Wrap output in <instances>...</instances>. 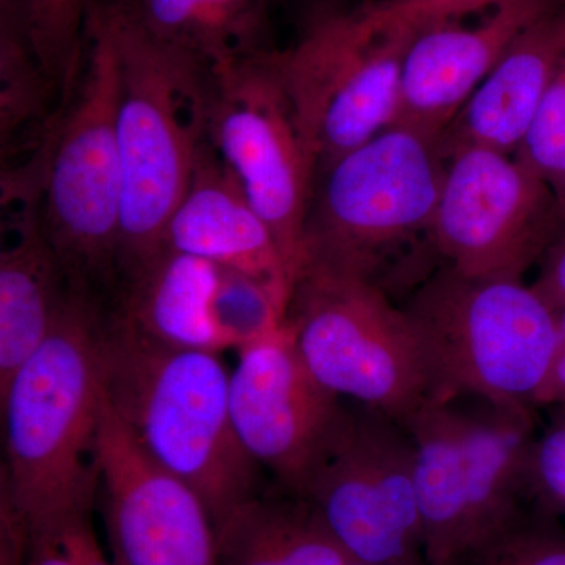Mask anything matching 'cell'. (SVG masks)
<instances>
[{
	"mask_svg": "<svg viewBox=\"0 0 565 565\" xmlns=\"http://www.w3.org/2000/svg\"><path fill=\"white\" fill-rule=\"evenodd\" d=\"M344 399L316 381L288 323L237 349L230 373L234 430L285 492L299 494L332 435Z\"/></svg>",
	"mask_w": 565,
	"mask_h": 565,
	"instance_id": "13",
	"label": "cell"
},
{
	"mask_svg": "<svg viewBox=\"0 0 565 565\" xmlns=\"http://www.w3.org/2000/svg\"><path fill=\"white\" fill-rule=\"evenodd\" d=\"M107 307L71 289L47 340L0 386L6 445L0 494L29 533L58 534L74 520L92 516L98 500L99 334Z\"/></svg>",
	"mask_w": 565,
	"mask_h": 565,
	"instance_id": "1",
	"label": "cell"
},
{
	"mask_svg": "<svg viewBox=\"0 0 565 565\" xmlns=\"http://www.w3.org/2000/svg\"><path fill=\"white\" fill-rule=\"evenodd\" d=\"M550 422L539 430L533 452L535 508L565 519V405L550 408Z\"/></svg>",
	"mask_w": 565,
	"mask_h": 565,
	"instance_id": "28",
	"label": "cell"
},
{
	"mask_svg": "<svg viewBox=\"0 0 565 565\" xmlns=\"http://www.w3.org/2000/svg\"><path fill=\"white\" fill-rule=\"evenodd\" d=\"M404 424L415 446V489L427 565H446L467 546L459 411L452 399H427Z\"/></svg>",
	"mask_w": 565,
	"mask_h": 565,
	"instance_id": "20",
	"label": "cell"
},
{
	"mask_svg": "<svg viewBox=\"0 0 565 565\" xmlns=\"http://www.w3.org/2000/svg\"><path fill=\"white\" fill-rule=\"evenodd\" d=\"M221 280V267L162 247L120 282L109 308L158 343L223 352L228 348L215 321Z\"/></svg>",
	"mask_w": 565,
	"mask_h": 565,
	"instance_id": "19",
	"label": "cell"
},
{
	"mask_svg": "<svg viewBox=\"0 0 565 565\" xmlns=\"http://www.w3.org/2000/svg\"><path fill=\"white\" fill-rule=\"evenodd\" d=\"M556 196L557 203H559L561 215H563V222L565 226V182L563 184V188H561L559 191H557Z\"/></svg>",
	"mask_w": 565,
	"mask_h": 565,
	"instance_id": "34",
	"label": "cell"
},
{
	"mask_svg": "<svg viewBox=\"0 0 565 565\" xmlns=\"http://www.w3.org/2000/svg\"><path fill=\"white\" fill-rule=\"evenodd\" d=\"M299 497L360 565H427L415 446L404 423L344 399Z\"/></svg>",
	"mask_w": 565,
	"mask_h": 565,
	"instance_id": "9",
	"label": "cell"
},
{
	"mask_svg": "<svg viewBox=\"0 0 565 565\" xmlns=\"http://www.w3.org/2000/svg\"><path fill=\"white\" fill-rule=\"evenodd\" d=\"M539 180L557 193L565 182V62L550 84L544 98L514 152Z\"/></svg>",
	"mask_w": 565,
	"mask_h": 565,
	"instance_id": "27",
	"label": "cell"
},
{
	"mask_svg": "<svg viewBox=\"0 0 565 565\" xmlns=\"http://www.w3.org/2000/svg\"><path fill=\"white\" fill-rule=\"evenodd\" d=\"M565 405V307L556 311V344L544 384L535 394L533 407H563Z\"/></svg>",
	"mask_w": 565,
	"mask_h": 565,
	"instance_id": "31",
	"label": "cell"
},
{
	"mask_svg": "<svg viewBox=\"0 0 565 565\" xmlns=\"http://www.w3.org/2000/svg\"><path fill=\"white\" fill-rule=\"evenodd\" d=\"M555 0H505L484 20L438 21L416 31L401 73L399 120L444 136L516 36Z\"/></svg>",
	"mask_w": 565,
	"mask_h": 565,
	"instance_id": "14",
	"label": "cell"
},
{
	"mask_svg": "<svg viewBox=\"0 0 565 565\" xmlns=\"http://www.w3.org/2000/svg\"><path fill=\"white\" fill-rule=\"evenodd\" d=\"M288 305L264 282L222 269L215 321L226 348L241 349L280 329Z\"/></svg>",
	"mask_w": 565,
	"mask_h": 565,
	"instance_id": "25",
	"label": "cell"
},
{
	"mask_svg": "<svg viewBox=\"0 0 565 565\" xmlns=\"http://www.w3.org/2000/svg\"><path fill=\"white\" fill-rule=\"evenodd\" d=\"M564 228L555 191L514 156L479 145L449 148L434 222L441 266L523 278Z\"/></svg>",
	"mask_w": 565,
	"mask_h": 565,
	"instance_id": "11",
	"label": "cell"
},
{
	"mask_svg": "<svg viewBox=\"0 0 565 565\" xmlns=\"http://www.w3.org/2000/svg\"><path fill=\"white\" fill-rule=\"evenodd\" d=\"M505 0H385L373 3L379 21L401 28L418 29L438 21H451L481 10H492Z\"/></svg>",
	"mask_w": 565,
	"mask_h": 565,
	"instance_id": "29",
	"label": "cell"
},
{
	"mask_svg": "<svg viewBox=\"0 0 565 565\" xmlns=\"http://www.w3.org/2000/svg\"><path fill=\"white\" fill-rule=\"evenodd\" d=\"M118 57L93 3L76 79L47 137L40 221L71 289L102 302L118 291L122 173L117 131Z\"/></svg>",
	"mask_w": 565,
	"mask_h": 565,
	"instance_id": "5",
	"label": "cell"
},
{
	"mask_svg": "<svg viewBox=\"0 0 565 565\" xmlns=\"http://www.w3.org/2000/svg\"><path fill=\"white\" fill-rule=\"evenodd\" d=\"M452 401L462 433L468 552L537 509L533 497L537 411L475 397Z\"/></svg>",
	"mask_w": 565,
	"mask_h": 565,
	"instance_id": "16",
	"label": "cell"
},
{
	"mask_svg": "<svg viewBox=\"0 0 565 565\" xmlns=\"http://www.w3.org/2000/svg\"><path fill=\"white\" fill-rule=\"evenodd\" d=\"M541 270L533 289L553 310L565 307V228L541 259Z\"/></svg>",
	"mask_w": 565,
	"mask_h": 565,
	"instance_id": "30",
	"label": "cell"
},
{
	"mask_svg": "<svg viewBox=\"0 0 565 565\" xmlns=\"http://www.w3.org/2000/svg\"><path fill=\"white\" fill-rule=\"evenodd\" d=\"M104 396L140 448L192 487L215 526L262 494V467L245 452L230 411L221 352L150 340L107 308L99 334Z\"/></svg>",
	"mask_w": 565,
	"mask_h": 565,
	"instance_id": "2",
	"label": "cell"
},
{
	"mask_svg": "<svg viewBox=\"0 0 565 565\" xmlns=\"http://www.w3.org/2000/svg\"><path fill=\"white\" fill-rule=\"evenodd\" d=\"M162 247L255 278L289 303L294 277L280 245L207 140L167 223Z\"/></svg>",
	"mask_w": 565,
	"mask_h": 565,
	"instance_id": "15",
	"label": "cell"
},
{
	"mask_svg": "<svg viewBox=\"0 0 565 565\" xmlns=\"http://www.w3.org/2000/svg\"><path fill=\"white\" fill-rule=\"evenodd\" d=\"M207 141L269 225L296 280L316 162L278 79L273 52L212 70Z\"/></svg>",
	"mask_w": 565,
	"mask_h": 565,
	"instance_id": "10",
	"label": "cell"
},
{
	"mask_svg": "<svg viewBox=\"0 0 565 565\" xmlns=\"http://www.w3.org/2000/svg\"><path fill=\"white\" fill-rule=\"evenodd\" d=\"M217 533L218 565H353L308 501L280 487L237 509Z\"/></svg>",
	"mask_w": 565,
	"mask_h": 565,
	"instance_id": "21",
	"label": "cell"
},
{
	"mask_svg": "<svg viewBox=\"0 0 565 565\" xmlns=\"http://www.w3.org/2000/svg\"><path fill=\"white\" fill-rule=\"evenodd\" d=\"M416 31L364 9L313 22L296 46L273 52L316 172L399 120L401 73Z\"/></svg>",
	"mask_w": 565,
	"mask_h": 565,
	"instance_id": "8",
	"label": "cell"
},
{
	"mask_svg": "<svg viewBox=\"0 0 565 565\" xmlns=\"http://www.w3.org/2000/svg\"><path fill=\"white\" fill-rule=\"evenodd\" d=\"M24 565H76L58 534L29 533Z\"/></svg>",
	"mask_w": 565,
	"mask_h": 565,
	"instance_id": "33",
	"label": "cell"
},
{
	"mask_svg": "<svg viewBox=\"0 0 565 565\" xmlns=\"http://www.w3.org/2000/svg\"><path fill=\"white\" fill-rule=\"evenodd\" d=\"M399 305L418 340L429 399L534 408L555 352L556 311L523 278L440 266Z\"/></svg>",
	"mask_w": 565,
	"mask_h": 565,
	"instance_id": "6",
	"label": "cell"
},
{
	"mask_svg": "<svg viewBox=\"0 0 565 565\" xmlns=\"http://www.w3.org/2000/svg\"><path fill=\"white\" fill-rule=\"evenodd\" d=\"M286 323L305 366L341 399L401 423L429 399L414 327L403 307L363 275L303 259Z\"/></svg>",
	"mask_w": 565,
	"mask_h": 565,
	"instance_id": "7",
	"label": "cell"
},
{
	"mask_svg": "<svg viewBox=\"0 0 565 565\" xmlns=\"http://www.w3.org/2000/svg\"><path fill=\"white\" fill-rule=\"evenodd\" d=\"M10 239L0 253V386L54 330L71 291L41 228L40 196L10 200Z\"/></svg>",
	"mask_w": 565,
	"mask_h": 565,
	"instance_id": "18",
	"label": "cell"
},
{
	"mask_svg": "<svg viewBox=\"0 0 565 565\" xmlns=\"http://www.w3.org/2000/svg\"><path fill=\"white\" fill-rule=\"evenodd\" d=\"M118 57L122 173L118 286L162 248L207 140L212 71L145 31L125 3L102 6Z\"/></svg>",
	"mask_w": 565,
	"mask_h": 565,
	"instance_id": "4",
	"label": "cell"
},
{
	"mask_svg": "<svg viewBox=\"0 0 565 565\" xmlns=\"http://www.w3.org/2000/svg\"><path fill=\"white\" fill-rule=\"evenodd\" d=\"M62 95L33 51L20 0H2L0 36V137L3 158L31 145L39 152L57 111L52 102Z\"/></svg>",
	"mask_w": 565,
	"mask_h": 565,
	"instance_id": "23",
	"label": "cell"
},
{
	"mask_svg": "<svg viewBox=\"0 0 565 565\" xmlns=\"http://www.w3.org/2000/svg\"><path fill=\"white\" fill-rule=\"evenodd\" d=\"M353 565H360V564H353Z\"/></svg>",
	"mask_w": 565,
	"mask_h": 565,
	"instance_id": "35",
	"label": "cell"
},
{
	"mask_svg": "<svg viewBox=\"0 0 565 565\" xmlns=\"http://www.w3.org/2000/svg\"><path fill=\"white\" fill-rule=\"evenodd\" d=\"M33 51L62 98L76 79L93 0H20Z\"/></svg>",
	"mask_w": 565,
	"mask_h": 565,
	"instance_id": "24",
	"label": "cell"
},
{
	"mask_svg": "<svg viewBox=\"0 0 565 565\" xmlns=\"http://www.w3.org/2000/svg\"><path fill=\"white\" fill-rule=\"evenodd\" d=\"M154 39L214 70L262 47L264 0H121Z\"/></svg>",
	"mask_w": 565,
	"mask_h": 565,
	"instance_id": "22",
	"label": "cell"
},
{
	"mask_svg": "<svg viewBox=\"0 0 565 565\" xmlns=\"http://www.w3.org/2000/svg\"><path fill=\"white\" fill-rule=\"evenodd\" d=\"M565 62V3L516 36L444 134L446 151L479 145L514 154L535 110Z\"/></svg>",
	"mask_w": 565,
	"mask_h": 565,
	"instance_id": "17",
	"label": "cell"
},
{
	"mask_svg": "<svg viewBox=\"0 0 565 565\" xmlns=\"http://www.w3.org/2000/svg\"><path fill=\"white\" fill-rule=\"evenodd\" d=\"M98 500L115 565H218V533L191 486L156 463L104 396Z\"/></svg>",
	"mask_w": 565,
	"mask_h": 565,
	"instance_id": "12",
	"label": "cell"
},
{
	"mask_svg": "<svg viewBox=\"0 0 565 565\" xmlns=\"http://www.w3.org/2000/svg\"><path fill=\"white\" fill-rule=\"evenodd\" d=\"M58 537L76 565H115L96 537L92 516H82L63 526Z\"/></svg>",
	"mask_w": 565,
	"mask_h": 565,
	"instance_id": "32",
	"label": "cell"
},
{
	"mask_svg": "<svg viewBox=\"0 0 565 565\" xmlns=\"http://www.w3.org/2000/svg\"><path fill=\"white\" fill-rule=\"evenodd\" d=\"M446 565H565V530L555 516L533 509Z\"/></svg>",
	"mask_w": 565,
	"mask_h": 565,
	"instance_id": "26",
	"label": "cell"
},
{
	"mask_svg": "<svg viewBox=\"0 0 565 565\" xmlns=\"http://www.w3.org/2000/svg\"><path fill=\"white\" fill-rule=\"evenodd\" d=\"M446 162L444 136L396 122L318 170L303 259L348 267L392 299L396 288L407 297L440 267L434 222Z\"/></svg>",
	"mask_w": 565,
	"mask_h": 565,
	"instance_id": "3",
	"label": "cell"
}]
</instances>
